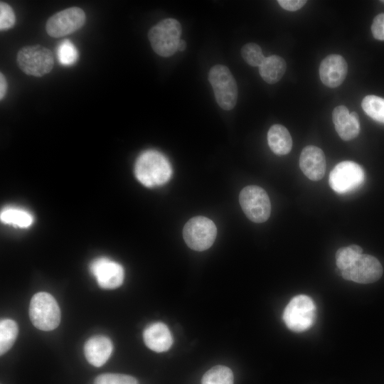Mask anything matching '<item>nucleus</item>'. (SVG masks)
<instances>
[{
  "instance_id": "nucleus-1",
  "label": "nucleus",
  "mask_w": 384,
  "mask_h": 384,
  "mask_svg": "<svg viewBox=\"0 0 384 384\" xmlns=\"http://www.w3.org/2000/svg\"><path fill=\"white\" fill-rule=\"evenodd\" d=\"M134 174L141 183L151 188L168 182L172 175V168L162 154L149 150L143 152L137 159Z\"/></svg>"
},
{
  "instance_id": "nucleus-2",
  "label": "nucleus",
  "mask_w": 384,
  "mask_h": 384,
  "mask_svg": "<svg viewBox=\"0 0 384 384\" xmlns=\"http://www.w3.org/2000/svg\"><path fill=\"white\" fill-rule=\"evenodd\" d=\"M181 25L175 18H166L150 28L148 38L154 51L161 57H170L177 51Z\"/></svg>"
},
{
  "instance_id": "nucleus-3",
  "label": "nucleus",
  "mask_w": 384,
  "mask_h": 384,
  "mask_svg": "<svg viewBox=\"0 0 384 384\" xmlns=\"http://www.w3.org/2000/svg\"><path fill=\"white\" fill-rule=\"evenodd\" d=\"M29 316L36 328L42 331H52L60 324V307L51 294L38 292L31 299Z\"/></svg>"
},
{
  "instance_id": "nucleus-4",
  "label": "nucleus",
  "mask_w": 384,
  "mask_h": 384,
  "mask_svg": "<svg viewBox=\"0 0 384 384\" xmlns=\"http://www.w3.org/2000/svg\"><path fill=\"white\" fill-rule=\"evenodd\" d=\"M316 317V309L312 299L304 294L293 297L283 312V320L289 329L303 332L310 329Z\"/></svg>"
},
{
  "instance_id": "nucleus-5",
  "label": "nucleus",
  "mask_w": 384,
  "mask_h": 384,
  "mask_svg": "<svg viewBox=\"0 0 384 384\" xmlns=\"http://www.w3.org/2000/svg\"><path fill=\"white\" fill-rule=\"evenodd\" d=\"M208 80L218 105L224 110H233L237 103L238 91L228 68L223 65L213 66L208 73Z\"/></svg>"
},
{
  "instance_id": "nucleus-6",
  "label": "nucleus",
  "mask_w": 384,
  "mask_h": 384,
  "mask_svg": "<svg viewBox=\"0 0 384 384\" xmlns=\"http://www.w3.org/2000/svg\"><path fill=\"white\" fill-rule=\"evenodd\" d=\"M18 68L26 75L42 77L50 73L54 65L53 53L40 45L21 48L16 55Z\"/></svg>"
},
{
  "instance_id": "nucleus-7",
  "label": "nucleus",
  "mask_w": 384,
  "mask_h": 384,
  "mask_svg": "<svg viewBox=\"0 0 384 384\" xmlns=\"http://www.w3.org/2000/svg\"><path fill=\"white\" fill-rule=\"evenodd\" d=\"M217 235L214 223L204 216L191 218L184 225L183 236L186 245L196 251H203L210 248Z\"/></svg>"
},
{
  "instance_id": "nucleus-8",
  "label": "nucleus",
  "mask_w": 384,
  "mask_h": 384,
  "mask_svg": "<svg viewBox=\"0 0 384 384\" xmlns=\"http://www.w3.org/2000/svg\"><path fill=\"white\" fill-rule=\"evenodd\" d=\"M364 181L363 168L351 161H344L336 164L329 176L330 187L340 194L356 191L363 184Z\"/></svg>"
},
{
  "instance_id": "nucleus-9",
  "label": "nucleus",
  "mask_w": 384,
  "mask_h": 384,
  "mask_svg": "<svg viewBox=\"0 0 384 384\" xmlns=\"http://www.w3.org/2000/svg\"><path fill=\"white\" fill-rule=\"evenodd\" d=\"M239 202L245 215L254 223H263L270 215L271 203L269 196L258 186H245L240 193Z\"/></svg>"
},
{
  "instance_id": "nucleus-10",
  "label": "nucleus",
  "mask_w": 384,
  "mask_h": 384,
  "mask_svg": "<svg viewBox=\"0 0 384 384\" xmlns=\"http://www.w3.org/2000/svg\"><path fill=\"white\" fill-rule=\"evenodd\" d=\"M85 21L86 16L82 9L70 7L51 16L46 22V30L51 37H63L79 30Z\"/></svg>"
},
{
  "instance_id": "nucleus-11",
  "label": "nucleus",
  "mask_w": 384,
  "mask_h": 384,
  "mask_svg": "<svg viewBox=\"0 0 384 384\" xmlns=\"http://www.w3.org/2000/svg\"><path fill=\"white\" fill-rule=\"evenodd\" d=\"M346 280L361 284L376 282L383 274V267L375 257L362 254L348 268L341 272Z\"/></svg>"
},
{
  "instance_id": "nucleus-12",
  "label": "nucleus",
  "mask_w": 384,
  "mask_h": 384,
  "mask_svg": "<svg viewBox=\"0 0 384 384\" xmlns=\"http://www.w3.org/2000/svg\"><path fill=\"white\" fill-rule=\"evenodd\" d=\"M90 270L99 286L103 289L117 288L122 285L124 280L122 266L107 257H102L94 260L90 265Z\"/></svg>"
},
{
  "instance_id": "nucleus-13",
  "label": "nucleus",
  "mask_w": 384,
  "mask_h": 384,
  "mask_svg": "<svg viewBox=\"0 0 384 384\" xmlns=\"http://www.w3.org/2000/svg\"><path fill=\"white\" fill-rule=\"evenodd\" d=\"M347 70V63L341 55H329L320 64V79L326 86L331 88L337 87L345 80Z\"/></svg>"
},
{
  "instance_id": "nucleus-14",
  "label": "nucleus",
  "mask_w": 384,
  "mask_h": 384,
  "mask_svg": "<svg viewBox=\"0 0 384 384\" xmlns=\"http://www.w3.org/2000/svg\"><path fill=\"white\" fill-rule=\"evenodd\" d=\"M299 167L310 180L319 181L325 174L326 159L324 151L313 145L305 146L300 154Z\"/></svg>"
},
{
  "instance_id": "nucleus-15",
  "label": "nucleus",
  "mask_w": 384,
  "mask_h": 384,
  "mask_svg": "<svg viewBox=\"0 0 384 384\" xmlns=\"http://www.w3.org/2000/svg\"><path fill=\"white\" fill-rule=\"evenodd\" d=\"M332 119L338 136L344 141L356 138L360 132V123L356 112H350L344 105L334 108Z\"/></svg>"
},
{
  "instance_id": "nucleus-16",
  "label": "nucleus",
  "mask_w": 384,
  "mask_h": 384,
  "mask_svg": "<svg viewBox=\"0 0 384 384\" xmlns=\"http://www.w3.org/2000/svg\"><path fill=\"white\" fill-rule=\"evenodd\" d=\"M113 345L105 336H95L85 343L84 353L87 361L95 367L103 366L112 354Z\"/></svg>"
},
{
  "instance_id": "nucleus-17",
  "label": "nucleus",
  "mask_w": 384,
  "mask_h": 384,
  "mask_svg": "<svg viewBox=\"0 0 384 384\" xmlns=\"http://www.w3.org/2000/svg\"><path fill=\"white\" fill-rule=\"evenodd\" d=\"M143 338L149 348L158 353L168 351L173 343L171 331L162 322L149 324L144 331Z\"/></svg>"
},
{
  "instance_id": "nucleus-18",
  "label": "nucleus",
  "mask_w": 384,
  "mask_h": 384,
  "mask_svg": "<svg viewBox=\"0 0 384 384\" xmlns=\"http://www.w3.org/2000/svg\"><path fill=\"white\" fill-rule=\"evenodd\" d=\"M267 142L271 150L277 155L287 154L292 147V137L287 129L281 124H274L270 128Z\"/></svg>"
},
{
  "instance_id": "nucleus-19",
  "label": "nucleus",
  "mask_w": 384,
  "mask_h": 384,
  "mask_svg": "<svg viewBox=\"0 0 384 384\" xmlns=\"http://www.w3.org/2000/svg\"><path fill=\"white\" fill-rule=\"evenodd\" d=\"M287 68L285 60L279 55H272L265 58L259 67L260 75L269 84L280 80Z\"/></svg>"
},
{
  "instance_id": "nucleus-20",
  "label": "nucleus",
  "mask_w": 384,
  "mask_h": 384,
  "mask_svg": "<svg viewBox=\"0 0 384 384\" xmlns=\"http://www.w3.org/2000/svg\"><path fill=\"white\" fill-rule=\"evenodd\" d=\"M0 218L4 223L23 228L29 227L33 221L29 212L14 207L4 208L1 212Z\"/></svg>"
},
{
  "instance_id": "nucleus-21",
  "label": "nucleus",
  "mask_w": 384,
  "mask_h": 384,
  "mask_svg": "<svg viewBox=\"0 0 384 384\" xmlns=\"http://www.w3.org/2000/svg\"><path fill=\"white\" fill-rule=\"evenodd\" d=\"M18 333V325L12 319H4L0 322V354L7 352L14 343Z\"/></svg>"
},
{
  "instance_id": "nucleus-22",
  "label": "nucleus",
  "mask_w": 384,
  "mask_h": 384,
  "mask_svg": "<svg viewBox=\"0 0 384 384\" xmlns=\"http://www.w3.org/2000/svg\"><path fill=\"white\" fill-rule=\"evenodd\" d=\"M233 373L225 366H215L208 370L203 376L201 384H233Z\"/></svg>"
},
{
  "instance_id": "nucleus-23",
  "label": "nucleus",
  "mask_w": 384,
  "mask_h": 384,
  "mask_svg": "<svg viewBox=\"0 0 384 384\" xmlns=\"http://www.w3.org/2000/svg\"><path fill=\"white\" fill-rule=\"evenodd\" d=\"M362 254V248L357 245L339 248L335 255L338 270L341 272L348 268Z\"/></svg>"
},
{
  "instance_id": "nucleus-24",
  "label": "nucleus",
  "mask_w": 384,
  "mask_h": 384,
  "mask_svg": "<svg viewBox=\"0 0 384 384\" xmlns=\"http://www.w3.org/2000/svg\"><path fill=\"white\" fill-rule=\"evenodd\" d=\"M363 111L373 119L384 124V99L376 95H367L361 102Z\"/></svg>"
},
{
  "instance_id": "nucleus-25",
  "label": "nucleus",
  "mask_w": 384,
  "mask_h": 384,
  "mask_svg": "<svg viewBox=\"0 0 384 384\" xmlns=\"http://www.w3.org/2000/svg\"><path fill=\"white\" fill-rule=\"evenodd\" d=\"M241 55L244 60L253 67H260L265 58L261 48L255 43L244 45L241 48Z\"/></svg>"
},
{
  "instance_id": "nucleus-26",
  "label": "nucleus",
  "mask_w": 384,
  "mask_h": 384,
  "mask_svg": "<svg viewBox=\"0 0 384 384\" xmlns=\"http://www.w3.org/2000/svg\"><path fill=\"white\" fill-rule=\"evenodd\" d=\"M58 58L59 62L63 65H71L74 64L78 58V53L73 45L69 40L62 41L58 48Z\"/></svg>"
},
{
  "instance_id": "nucleus-27",
  "label": "nucleus",
  "mask_w": 384,
  "mask_h": 384,
  "mask_svg": "<svg viewBox=\"0 0 384 384\" xmlns=\"http://www.w3.org/2000/svg\"><path fill=\"white\" fill-rule=\"evenodd\" d=\"M95 384H138L137 380L128 375L104 373L97 376Z\"/></svg>"
},
{
  "instance_id": "nucleus-28",
  "label": "nucleus",
  "mask_w": 384,
  "mask_h": 384,
  "mask_svg": "<svg viewBox=\"0 0 384 384\" xmlns=\"http://www.w3.org/2000/svg\"><path fill=\"white\" fill-rule=\"evenodd\" d=\"M16 21L12 8L6 3L0 2V29L1 31L12 28Z\"/></svg>"
},
{
  "instance_id": "nucleus-29",
  "label": "nucleus",
  "mask_w": 384,
  "mask_h": 384,
  "mask_svg": "<svg viewBox=\"0 0 384 384\" xmlns=\"http://www.w3.org/2000/svg\"><path fill=\"white\" fill-rule=\"evenodd\" d=\"M371 31L375 39L384 41V14H380L374 18Z\"/></svg>"
},
{
  "instance_id": "nucleus-30",
  "label": "nucleus",
  "mask_w": 384,
  "mask_h": 384,
  "mask_svg": "<svg viewBox=\"0 0 384 384\" xmlns=\"http://www.w3.org/2000/svg\"><path fill=\"white\" fill-rule=\"evenodd\" d=\"M278 4L284 9L289 11H295L301 9L306 3L305 0H279Z\"/></svg>"
},
{
  "instance_id": "nucleus-31",
  "label": "nucleus",
  "mask_w": 384,
  "mask_h": 384,
  "mask_svg": "<svg viewBox=\"0 0 384 384\" xmlns=\"http://www.w3.org/2000/svg\"><path fill=\"white\" fill-rule=\"evenodd\" d=\"M7 90V82L4 75L0 73V99L1 100L4 98L6 93Z\"/></svg>"
},
{
  "instance_id": "nucleus-32",
  "label": "nucleus",
  "mask_w": 384,
  "mask_h": 384,
  "mask_svg": "<svg viewBox=\"0 0 384 384\" xmlns=\"http://www.w3.org/2000/svg\"><path fill=\"white\" fill-rule=\"evenodd\" d=\"M186 48V43L184 40L180 39L178 46H177V51H183Z\"/></svg>"
},
{
  "instance_id": "nucleus-33",
  "label": "nucleus",
  "mask_w": 384,
  "mask_h": 384,
  "mask_svg": "<svg viewBox=\"0 0 384 384\" xmlns=\"http://www.w3.org/2000/svg\"><path fill=\"white\" fill-rule=\"evenodd\" d=\"M382 2H383V3H384V1H382Z\"/></svg>"
}]
</instances>
